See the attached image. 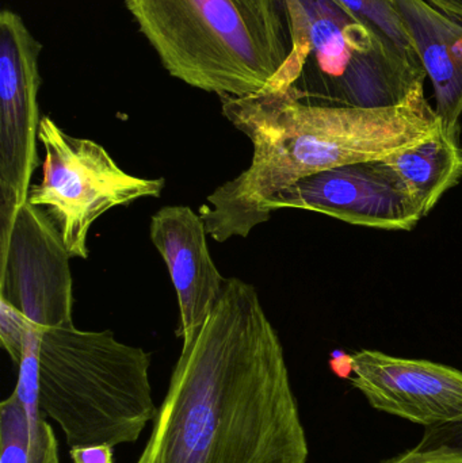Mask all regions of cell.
<instances>
[{
  "label": "cell",
  "instance_id": "ba28073f",
  "mask_svg": "<svg viewBox=\"0 0 462 463\" xmlns=\"http://www.w3.org/2000/svg\"><path fill=\"white\" fill-rule=\"evenodd\" d=\"M70 253L48 212L27 201L0 242V298L38 328H71Z\"/></svg>",
  "mask_w": 462,
  "mask_h": 463
},
{
  "label": "cell",
  "instance_id": "5b68a950",
  "mask_svg": "<svg viewBox=\"0 0 462 463\" xmlns=\"http://www.w3.org/2000/svg\"><path fill=\"white\" fill-rule=\"evenodd\" d=\"M292 51L276 89L295 86L320 105L391 108L428 73L395 53L335 0H285Z\"/></svg>",
  "mask_w": 462,
  "mask_h": 463
},
{
  "label": "cell",
  "instance_id": "9c48e42d",
  "mask_svg": "<svg viewBox=\"0 0 462 463\" xmlns=\"http://www.w3.org/2000/svg\"><path fill=\"white\" fill-rule=\"evenodd\" d=\"M300 209L347 224L385 231H412L425 217L414 195L385 160L353 163L300 179L273 198L269 216Z\"/></svg>",
  "mask_w": 462,
  "mask_h": 463
},
{
  "label": "cell",
  "instance_id": "3957f363",
  "mask_svg": "<svg viewBox=\"0 0 462 463\" xmlns=\"http://www.w3.org/2000/svg\"><path fill=\"white\" fill-rule=\"evenodd\" d=\"M173 78L220 98L274 91L292 51L285 0H125Z\"/></svg>",
  "mask_w": 462,
  "mask_h": 463
},
{
  "label": "cell",
  "instance_id": "7c38bea8",
  "mask_svg": "<svg viewBox=\"0 0 462 463\" xmlns=\"http://www.w3.org/2000/svg\"><path fill=\"white\" fill-rule=\"evenodd\" d=\"M398 5L433 84L437 116L450 135L460 138L462 24L425 0H398Z\"/></svg>",
  "mask_w": 462,
  "mask_h": 463
},
{
  "label": "cell",
  "instance_id": "5bb4252c",
  "mask_svg": "<svg viewBox=\"0 0 462 463\" xmlns=\"http://www.w3.org/2000/svg\"><path fill=\"white\" fill-rule=\"evenodd\" d=\"M384 160L409 187L425 216L462 179L460 138L450 135L442 124L422 143Z\"/></svg>",
  "mask_w": 462,
  "mask_h": 463
},
{
  "label": "cell",
  "instance_id": "7a4b0ae2",
  "mask_svg": "<svg viewBox=\"0 0 462 463\" xmlns=\"http://www.w3.org/2000/svg\"><path fill=\"white\" fill-rule=\"evenodd\" d=\"M225 118L250 138L251 165L217 187L201 219L217 242L247 237L270 220L269 203L300 179L353 163L384 160L430 137L441 119L425 84L391 108L309 102L295 86L244 98H222Z\"/></svg>",
  "mask_w": 462,
  "mask_h": 463
},
{
  "label": "cell",
  "instance_id": "8992f818",
  "mask_svg": "<svg viewBox=\"0 0 462 463\" xmlns=\"http://www.w3.org/2000/svg\"><path fill=\"white\" fill-rule=\"evenodd\" d=\"M38 141L45 149L42 181L27 201L48 208L71 258H89V232L106 212L165 190V179L129 175L100 144L68 135L51 117L41 119Z\"/></svg>",
  "mask_w": 462,
  "mask_h": 463
},
{
  "label": "cell",
  "instance_id": "4fadbf2b",
  "mask_svg": "<svg viewBox=\"0 0 462 463\" xmlns=\"http://www.w3.org/2000/svg\"><path fill=\"white\" fill-rule=\"evenodd\" d=\"M0 463H60L59 443L38 405V372L19 369L13 393L0 404Z\"/></svg>",
  "mask_w": 462,
  "mask_h": 463
},
{
  "label": "cell",
  "instance_id": "277c9868",
  "mask_svg": "<svg viewBox=\"0 0 462 463\" xmlns=\"http://www.w3.org/2000/svg\"><path fill=\"white\" fill-rule=\"evenodd\" d=\"M152 354L113 332L43 329L38 361L41 413L61 430L70 449L133 445L156 419Z\"/></svg>",
  "mask_w": 462,
  "mask_h": 463
},
{
  "label": "cell",
  "instance_id": "52a82bcc",
  "mask_svg": "<svg viewBox=\"0 0 462 463\" xmlns=\"http://www.w3.org/2000/svg\"><path fill=\"white\" fill-rule=\"evenodd\" d=\"M42 43L14 11L0 13V242L29 200L41 119Z\"/></svg>",
  "mask_w": 462,
  "mask_h": 463
},
{
  "label": "cell",
  "instance_id": "6da1fadb",
  "mask_svg": "<svg viewBox=\"0 0 462 463\" xmlns=\"http://www.w3.org/2000/svg\"><path fill=\"white\" fill-rule=\"evenodd\" d=\"M308 438L284 345L254 286L225 280L182 345L136 463H306Z\"/></svg>",
  "mask_w": 462,
  "mask_h": 463
},
{
  "label": "cell",
  "instance_id": "d6986e66",
  "mask_svg": "<svg viewBox=\"0 0 462 463\" xmlns=\"http://www.w3.org/2000/svg\"><path fill=\"white\" fill-rule=\"evenodd\" d=\"M423 442L442 443V445L462 449V423L429 429Z\"/></svg>",
  "mask_w": 462,
  "mask_h": 463
},
{
  "label": "cell",
  "instance_id": "2e32d148",
  "mask_svg": "<svg viewBox=\"0 0 462 463\" xmlns=\"http://www.w3.org/2000/svg\"><path fill=\"white\" fill-rule=\"evenodd\" d=\"M30 321L10 302L0 298V343L14 364L19 366Z\"/></svg>",
  "mask_w": 462,
  "mask_h": 463
},
{
  "label": "cell",
  "instance_id": "30bf717a",
  "mask_svg": "<svg viewBox=\"0 0 462 463\" xmlns=\"http://www.w3.org/2000/svg\"><path fill=\"white\" fill-rule=\"evenodd\" d=\"M352 385L380 412L428 429L462 423V372L373 350L349 356Z\"/></svg>",
  "mask_w": 462,
  "mask_h": 463
},
{
  "label": "cell",
  "instance_id": "8fae6325",
  "mask_svg": "<svg viewBox=\"0 0 462 463\" xmlns=\"http://www.w3.org/2000/svg\"><path fill=\"white\" fill-rule=\"evenodd\" d=\"M152 242L165 260L178 296L176 335L190 342L213 312L227 278L209 253L205 222L189 206H165L151 219Z\"/></svg>",
  "mask_w": 462,
  "mask_h": 463
},
{
  "label": "cell",
  "instance_id": "ac0fdd59",
  "mask_svg": "<svg viewBox=\"0 0 462 463\" xmlns=\"http://www.w3.org/2000/svg\"><path fill=\"white\" fill-rule=\"evenodd\" d=\"M72 463H114V448L108 445L79 446L70 449Z\"/></svg>",
  "mask_w": 462,
  "mask_h": 463
},
{
  "label": "cell",
  "instance_id": "ffe728a7",
  "mask_svg": "<svg viewBox=\"0 0 462 463\" xmlns=\"http://www.w3.org/2000/svg\"><path fill=\"white\" fill-rule=\"evenodd\" d=\"M425 2L462 24V0H425Z\"/></svg>",
  "mask_w": 462,
  "mask_h": 463
},
{
  "label": "cell",
  "instance_id": "e0dca14e",
  "mask_svg": "<svg viewBox=\"0 0 462 463\" xmlns=\"http://www.w3.org/2000/svg\"><path fill=\"white\" fill-rule=\"evenodd\" d=\"M382 463H462V449L422 442L417 448Z\"/></svg>",
  "mask_w": 462,
  "mask_h": 463
},
{
  "label": "cell",
  "instance_id": "9a60e30c",
  "mask_svg": "<svg viewBox=\"0 0 462 463\" xmlns=\"http://www.w3.org/2000/svg\"><path fill=\"white\" fill-rule=\"evenodd\" d=\"M358 21L376 33L393 52L410 64L423 67L399 11L398 0H335Z\"/></svg>",
  "mask_w": 462,
  "mask_h": 463
}]
</instances>
